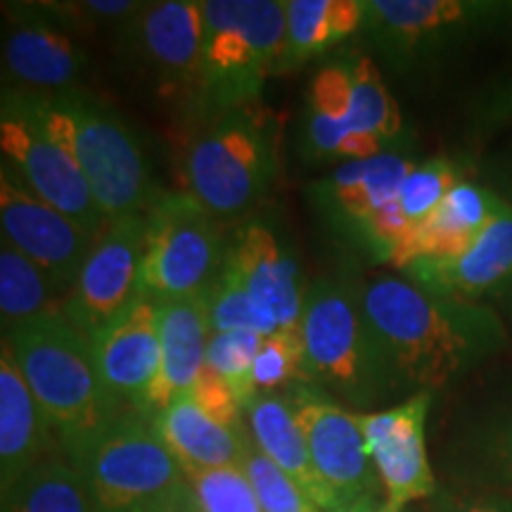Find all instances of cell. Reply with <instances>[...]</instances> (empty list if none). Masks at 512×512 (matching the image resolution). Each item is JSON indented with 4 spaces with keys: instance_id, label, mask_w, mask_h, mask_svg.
Returning <instances> with one entry per match:
<instances>
[{
    "instance_id": "obj_1",
    "label": "cell",
    "mask_w": 512,
    "mask_h": 512,
    "mask_svg": "<svg viewBox=\"0 0 512 512\" xmlns=\"http://www.w3.org/2000/svg\"><path fill=\"white\" fill-rule=\"evenodd\" d=\"M361 299L401 392H437L510 347L496 309L441 297L408 275H375Z\"/></svg>"
},
{
    "instance_id": "obj_2",
    "label": "cell",
    "mask_w": 512,
    "mask_h": 512,
    "mask_svg": "<svg viewBox=\"0 0 512 512\" xmlns=\"http://www.w3.org/2000/svg\"><path fill=\"white\" fill-rule=\"evenodd\" d=\"M31 394L50 432L72 458L107 422L119 406L102 384L91 339L76 330L67 316H43L3 330Z\"/></svg>"
},
{
    "instance_id": "obj_3",
    "label": "cell",
    "mask_w": 512,
    "mask_h": 512,
    "mask_svg": "<svg viewBox=\"0 0 512 512\" xmlns=\"http://www.w3.org/2000/svg\"><path fill=\"white\" fill-rule=\"evenodd\" d=\"M302 335L306 380L316 389L358 408L401 392L363 309L361 287L349 280L323 275L306 287Z\"/></svg>"
},
{
    "instance_id": "obj_4",
    "label": "cell",
    "mask_w": 512,
    "mask_h": 512,
    "mask_svg": "<svg viewBox=\"0 0 512 512\" xmlns=\"http://www.w3.org/2000/svg\"><path fill=\"white\" fill-rule=\"evenodd\" d=\"M69 460L86 477L95 512H178L197 498L150 413H119Z\"/></svg>"
},
{
    "instance_id": "obj_5",
    "label": "cell",
    "mask_w": 512,
    "mask_h": 512,
    "mask_svg": "<svg viewBox=\"0 0 512 512\" xmlns=\"http://www.w3.org/2000/svg\"><path fill=\"white\" fill-rule=\"evenodd\" d=\"M285 0H204L202 119L259 105L266 81L283 72Z\"/></svg>"
},
{
    "instance_id": "obj_6",
    "label": "cell",
    "mask_w": 512,
    "mask_h": 512,
    "mask_svg": "<svg viewBox=\"0 0 512 512\" xmlns=\"http://www.w3.org/2000/svg\"><path fill=\"white\" fill-rule=\"evenodd\" d=\"M43 98L107 223L147 214L164 190L152 178L136 131L105 102L79 88L43 93Z\"/></svg>"
},
{
    "instance_id": "obj_7",
    "label": "cell",
    "mask_w": 512,
    "mask_h": 512,
    "mask_svg": "<svg viewBox=\"0 0 512 512\" xmlns=\"http://www.w3.org/2000/svg\"><path fill=\"white\" fill-rule=\"evenodd\" d=\"M200 124L185 152V192L219 221L238 219L264 200L278 174L273 121L252 105Z\"/></svg>"
},
{
    "instance_id": "obj_8",
    "label": "cell",
    "mask_w": 512,
    "mask_h": 512,
    "mask_svg": "<svg viewBox=\"0 0 512 512\" xmlns=\"http://www.w3.org/2000/svg\"><path fill=\"white\" fill-rule=\"evenodd\" d=\"M510 24L508 0H366L363 31L396 72H415Z\"/></svg>"
},
{
    "instance_id": "obj_9",
    "label": "cell",
    "mask_w": 512,
    "mask_h": 512,
    "mask_svg": "<svg viewBox=\"0 0 512 512\" xmlns=\"http://www.w3.org/2000/svg\"><path fill=\"white\" fill-rule=\"evenodd\" d=\"M221 221L190 192H162L145 214L140 294L166 299L209 294L226 266Z\"/></svg>"
},
{
    "instance_id": "obj_10",
    "label": "cell",
    "mask_w": 512,
    "mask_h": 512,
    "mask_svg": "<svg viewBox=\"0 0 512 512\" xmlns=\"http://www.w3.org/2000/svg\"><path fill=\"white\" fill-rule=\"evenodd\" d=\"M0 147L3 162H8L41 200L67 214L95 240L105 233V214L72 150L57 133L43 93L5 88L0 105Z\"/></svg>"
},
{
    "instance_id": "obj_11",
    "label": "cell",
    "mask_w": 512,
    "mask_h": 512,
    "mask_svg": "<svg viewBox=\"0 0 512 512\" xmlns=\"http://www.w3.org/2000/svg\"><path fill=\"white\" fill-rule=\"evenodd\" d=\"M126 62L164 98L197 107L202 88L204 0L147 3L119 29Z\"/></svg>"
},
{
    "instance_id": "obj_12",
    "label": "cell",
    "mask_w": 512,
    "mask_h": 512,
    "mask_svg": "<svg viewBox=\"0 0 512 512\" xmlns=\"http://www.w3.org/2000/svg\"><path fill=\"white\" fill-rule=\"evenodd\" d=\"M309 444L313 465L335 501V512L363 501H384V489L368 456L358 411H347L313 384L287 392Z\"/></svg>"
},
{
    "instance_id": "obj_13",
    "label": "cell",
    "mask_w": 512,
    "mask_h": 512,
    "mask_svg": "<svg viewBox=\"0 0 512 512\" xmlns=\"http://www.w3.org/2000/svg\"><path fill=\"white\" fill-rule=\"evenodd\" d=\"M432 394H411L382 411H358L368 456L384 489V501L396 512L439 494L427 456V413Z\"/></svg>"
},
{
    "instance_id": "obj_14",
    "label": "cell",
    "mask_w": 512,
    "mask_h": 512,
    "mask_svg": "<svg viewBox=\"0 0 512 512\" xmlns=\"http://www.w3.org/2000/svg\"><path fill=\"white\" fill-rule=\"evenodd\" d=\"M0 226L3 240L72 294L95 238L53 204L41 200L8 162L0 164Z\"/></svg>"
},
{
    "instance_id": "obj_15",
    "label": "cell",
    "mask_w": 512,
    "mask_h": 512,
    "mask_svg": "<svg viewBox=\"0 0 512 512\" xmlns=\"http://www.w3.org/2000/svg\"><path fill=\"white\" fill-rule=\"evenodd\" d=\"M145 214L107 223L83 261L64 316L88 339L136 302L143 266Z\"/></svg>"
},
{
    "instance_id": "obj_16",
    "label": "cell",
    "mask_w": 512,
    "mask_h": 512,
    "mask_svg": "<svg viewBox=\"0 0 512 512\" xmlns=\"http://www.w3.org/2000/svg\"><path fill=\"white\" fill-rule=\"evenodd\" d=\"M3 72L15 91L62 93L86 72L88 57L60 19L43 3L5 5Z\"/></svg>"
},
{
    "instance_id": "obj_17",
    "label": "cell",
    "mask_w": 512,
    "mask_h": 512,
    "mask_svg": "<svg viewBox=\"0 0 512 512\" xmlns=\"http://www.w3.org/2000/svg\"><path fill=\"white\" fill-rule=\"evenodd\" d=\"M102 384L119 411L150 413L159 375L157 302L138 294L136 302L91 339Z\"/></svg>"
},
{
    "instance_id": "obj_18",
    "label": "cell",
    "mask_w": 512,
    "mask_h": 512,
    "mask_svg": "<svg viewBox=\"0 0 512 512\" xmlns=\"http://www.w3.org/2000/svg\"><path fill=\"white\" fill-rule=\"evenodd\" d=\"M408 278L441 297L484 304L512 292V202L501 207L467 252L448 261H420L408 266Z\"/></svg>"
},
{
    "instance_id": "obj_19",
    "label": "cell",
    "mask_w": 512,
    "mask_h": 512,
    "mask_svg": "<svg viewBox=\"0 0 512 512\" xmlns=\"http://www.w3.org/2000/svg\"><path fill=\"white\" fill-rule=\"evenodd\" d=\"M223 268L273 313L280 330H302L306 306L302 268L275 230L256 221L245 223L228 242Z\"/></svg>"
},
{
    "instance_id": "obj_20",
    "label": "cell",
    "mask_w": 512,
    "mask_h": 512,
    "mask_svg": "<svg viewBox=\"0 0 512 512\" xmlns=\"http://www.w3.org/2000/svg\"><path fill=\"white\" fill-rule=\"evenodd\" d=\"M413 166V159L396 152L339 164L332 174L311 185V202L354 240L377 211L396 200Z\"/></svg>"
},
{
    "instance_id": "obj_21",
    "label": "cell",
    "mask_w": 512,
    "mask_h": 512,
    "mask_svg": "<svg viewBox=\"0 0 512 512\" xmlns=\"http://www.w3.org/2000/svg\"><path fill=\"white\" fill-rule=\"evenodd\" d=\"M453 486L512 494V389L458 427L448 453Z\"/></svg>"
},
{
    "instance_id": "obj_22",
    "label": "cell",
    "mask_w": 512,
    "mask_h": 512,
    "mask_svg": "<svg viewBox=\"0 0 512 512\" xmlns=\"http://www.w3.org/2000/svg\"><path fill=\"white\" fill-rule=\"evenodd\" d=\"M157 323L162 361L150 401L152 415L164 411L178 396L188 394L207 368L209 294L157 302Z\"/></svg>"
},
{
    "instance_id": "obj_23",
    "label": "cell",
    "mask_w": 512,
    "mask_h": 512,
    "mask_svg": "<svg viewBox=\"0 0 512 512\" xmlns=\"http://www.w3.org/2000/svg\"><path fill=\"white\" fill-rule=\"evenodd\" d=\"M55 434L19 370L10 342L0 347V494L46 460Z\"/></svg>"
},
{
    "instance_id": "obj_24",
    "label": "cell",
    "mask_w": 512,
    "mask_h": 512,
    "mask_svg": "<svg viewBox=\"0 0 512 512\" xmlns=\"http://www.w3.org/2000/svg\"><path fill=\"white\" fill-rule=\"evenodd\" d=\"M503 197L484 185L465 181L446 195L439 209L415 228L411 238L403 242L399 254L394 256L392 268L406 271L420 261H448L467 252L494 214L501 207Z\"/></svg>"
},
{
    "instance_id": "obj_25",
    "label": "cell",
    "mask_w": 512,
    "mask_h": 512,
    "mask_svg": "<svg viewBox=\"0 0 512 512\" xmlns=\"http://www.w3.org/2000/svg\"><path fill=\"white\" fill-rule=\"evenodd\" d=\"M155 422L164 444L181 463L188 479L226 467L242 470L256 448L249 441L245 427L219 425L192 401L190 394L171 401L164 411L155 415Z\"/></svg>"
},
{
    "instance_id": "obj_26",
    "label": "cell",
    "mask_w": 512,
    "mask_h": 512,
    "mask_svg": "<svg viewBox=\"0 0 512 512\" xmlns=\"http://www.w3.org/2000/svg\"><path fill=\"white\" fill-rule=\"evenodd\" d=\"M249 432L256 451L280 467L287 477L294 479L306 496L323 512H335V501L325 489L313 465L309 444L299 425L297 415L287 394H259L247 408Z\"/></svg>"
},
{
    "instance_id": "obj_27",
    "label": "cell",
    "mask_w": 512,
    "mask_h": 512,
    "mask_svg": "<svg viewBox=\"0 0 512 512\" xmlns=\"http://www.w3.org/2000/svg\"><path fill=\"white\" fill-rule=\"evenodd\" d=\"M306 145L313 157L361 162L384 152L375 138L361 136L351 126L347 74L342 62H330L313 76L306 102Z\"/></svg>"
},
{
    "instance_id": "obj_28",
    "label": "cell",
    "mask_w": 512,
    "mask_h": 512,
    "mask_svg": "<svg viewBox=\"0 0 512 512\" xmlns=\"http://www.w3.org/2000/svg\"><path fill=\"white\" fill-rule=\"evenodd\" d=\"M287 69L302 67L363 29L366 0H285Z\"/></svg>"
},
{
    "instance_id": "obj_29",
    "label": "cell",
    "mask_w": 512,
    "mask_h": 512,
    "mask_svg": "<svg viewBox=\"0 0 512 512\" xmlns=\"http://www.w3.org/2000/svg\"><path fill=\"white\" fill-rule=\"evenodd\" d=\"M69 292L8 240L0 242V316L3 330L43 316H64Z\"/></svg>"
},
{
    "instance_id": "obj_30",
    "label": "cell",
    "mask_w": 512,
    "mask_h": 512,
    "mask_svg": "<svg viewBox=\"0 0 512 512\" xmlns=\"http://www.w3.org/2000/svg\"><path fill=\"white\" fill-rule=\"evenodd\" d=\"M3 512H95V503L79 467L53 453L3 494Z\"/></svg>"
},
{
    "instance_id": "obj_31",
    "label": "cell",
    "mask_w": 512,
    "mask_h": 512,
    "mask_svg": "<svg viewBox=\"0 0 512 512\" xmlns=\"http://www.w3.org/2000/svg\"><path fill=\"white\" fill-rule=\"evenodd\" d=\"M347 74L349 114L351 126L361 136L375 138L377 143L387 145L403 133V119L399 102L384 86V79L375 62L363 53H349L342 60Z\"/></svg>"
},
{
    "instance_id": "obj_32",
    "label": "cell",
    "mask_w": 512,
    "mask_h": 512,
    "mask_svg": "<svg viewBox=\"0 0 512 512\" xmlns=\"http://www.w3.org/2000/svg\"><path fill=\"white\" fill-rule=\"evenodd\" d=\"M465 181L463 169L458 162L448 157H434L425 162H415V166L403 178L396 204H399L403 219H406L411 233L420 228L439 204L446 200V195Z\"/></svg>"
},
{
    "instance_id": "obj_33",
    "label": "cell",
    "mask_w": 512,
    "mask_h": 512,
    "mask_svg": "<svg viewBox=\"0 0 512 512\" xmlns=\"http://www.w3.org/2000/svg\"><path fill=\"white\" fill-rule=\"evenodd\" d=\"M209 323L211 335L216 332H252V335L268 337L280 330L273 313L256 302L247 287L226 268H223L219 283L209 292Z\"/></svg>"
},
{
    "instance_id": "obj_34",
    "label": "cell",
    "mask_w": 512,
    "mask_h": 512,
    "mask_svg": "<svg viewBox=\"0 0 512 512\" xmlns=\"http://www.w3.org/2000/svg\"><path fill=\"white\" fill-rule=\"evenodd\" d=\"M261 342L264 337L252 332H216L207 347V368L233 389L245 411L259 396L254 387V358L259 354Z\"/></svg>"
},
{
    "instance_id": "obj_35",
    "label": "cell",
    "mask_w": 512,
    "mask_h": 512,
    "mask_svg": "<svg viewBox=\"0 0 512 512\" xmlns=\"http://www.w3.org/2000/svg\"><path fill=\"white\" fill-rule=\"evenodd\" d=\"M294 384H309L304 366L302 330H278L264 337L254 358L256 394H278Z\"/></svg>"
},
{
    "instance_id": "obj_36",
    "label": "cell",
    "mask_w": 512,
    "mask_h": 512,
    "mask_svg": "<svg viewBox=\"0 0 512 512\" xmlns=\"http://www.w3.org/2000/svg\"><path fill=\"white\" fill-rule=\"evenodd\" d=\"M242 470H245L264 512H323L306 496L302 486L287 477L278 465L271 463L256 448Z\"/></svg>"
},
{
    "instance_id": "obj_37",
    "label": "cell",
    "mask_w": 512,
    "mask_h": 512,
    "mask_svg": "<svg viewBox=\"0 0 512 512\" xmlns=\"http://www.w3.org/2000/svg\"><path fill=\"white\" fill-rule=\"evenodd\" d=\"M190 486L204 512H264L240 467L202 472L190 477Z\"/></svg>"
},
{
    "instance_id": "obj_38",
    "label": "cell",
    "mask_w": 512,
    "mask_h": 512,
    "mask_svg": "<svg viewBox=\"0 0 512 512\" xmlns=\"http://www.w3.org/2000/svg\"><path fill=\"white\" fill-rule=\"evenodd\" d=\"M50 15L60 19L69 31H86V27L121 29L131 22L147 3L138 0H79V3H43Z\"/></svg>"
},
{
    "instance_id": "obj_39",
    "label": "cell",
    "mask_w": 512,
    "mask_h": 512,
    "mask_svg": "<svg viewBox=\"0 0 512 512\" xmlns=\"http://www.w3.org/2000/svg\"><path fill=\"white\" fill-rule=\"evenodd\" d=\"M192 401L209 415L211 420H216L219 425L226 427H242V403L238 396L233 394V389L221 380L214 370L204 368L202 375L197 377L195 387L188 392Z\"/></svg>"
},
{
    "instance_id": "obj_40",
    "label": "cell",
    "mask_w": 512,
    "mask_h": 512,
    "mask_svg": "<svg viewBox=\"0 0 512 512\" xmlns=\"http://www.w3.org/2000/svg\"><path fill=\"white\" fill-rule=\"evenodd\" d=\"M432 512H512V494L451 486L432 498Z\"/></svg>"
},
{
    "instance_id": "obj_41",
    "label": "cell",
    "mask_w": 512,
    "mask_h": 512,
    "mask_svg": "<svg viewBox=\"0 0 512 512\" xmlns=\"http://www.w3.org/2000/svg\"><path fill=\"white\" fill-rule=\"evenodd\" d=\"M339 512H396L387 505V501H363V503H354L342 508Z\"/></svg>"
},
{
    "instance_id": "obj_42",
    "label": "cell",
    "mask_w": 512,
    "mask_h": 512,
    "mask_svg": "<svg viewBox=\"0 0 512 512\" xmlns=\"http://www.w3.org/2000/svg\"><path fill=\"white\" fill-rule=\"evenodd\" d=\"M494 112L498 117H503V114H510L512 112V81L508 83V88L501 93V98L494 102Z\"/></svg>"
},
{
    "instance_id": "obj_43",
    "label": "cell",
    "mask_w": 512,
    "mask_h": 512,
    "mask_svg": "<svg viewBox=\"0 0 512 512\" xmlns=\"http://www.w3.org/2000/svg\"><path fill=\"white\" fill-rule=\"evenodd\" d=\"M178 512H204V510L200 508V501H197V498H195V501H192L190 505H185V508L178 510Z\"/></svg>"
},
{
    "instance_id": "obj_44",
    "label": "cell",
    "mask_w": 512,
    "mask_h": 512,
    "mask_svg": "<svg viewBox=\"0 0 512 512\" xmlns=\"http://www.w3.org/2000/svg\"><path fill=\"white\" fill-rule=\"evenodd\" d=\"M501 302H503L505 306H508V311L512 313V292L508 294V297H503V299H501Z\"/></svg>"
},
{
    "instance_id": "obj_45",
    "label": "cell",
    "mask_w": 512,
    "mask_h": 512,
    "mask_svg": "<svg viewBox=\"0 0 512 512\" xmlns=\"http://www.w3.org/2000/svg\"><path fill=\"white\" fill-rule=\"evenodd\" d=\"M510 192H512V176H510ZM512 202V200H510Z\"/></svg>"
}]
</instances>
